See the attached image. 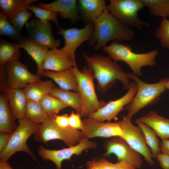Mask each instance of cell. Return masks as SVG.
Wrapping results in <instances>:
<instances>
[{
    "instance_id": "obj_1",
    "label": "cell",
    "mask_w": 169,
    "mask_h": 169,
    "mask_svg": "<svg viewBox=\"0 0 169 169\" xmlns=\"http://www.w3.org/2000/svg\"><path fill=\"white\" fill-rule=\"evenodd\" d=\"M82 55L87 68L94 79L97 81L98 91L103 94L106 92L116 82L120 81L125 90L128 89L131 82L127 73L122 70L116 62L109 57L98 54L88 56L84 53Z\"/></svg>"
},
{
    "instance_id": "obj_2",
    "label": "cell",
    "mask_w": 169,
    "mask_h": 169,
    "mask_svg": "<svg viewBox=\"0 0 169 169\" xmlns=\"http://www.w3.org/2000/svg\"><path fill=\"white\" fill-rule=\"evenodd\" d=\"M135 35L133 30L114 17L106 7L95 22L93 32L88 43L97 51L110 41H130Z\"/></svg>"
},
{
    "instance_id": "obj_3",
    "label": "cell",
    "mask_w": 169,
    "mask_h": 169,
    "mask_svg": "<svg viewBox=\"0 0 169 169\" xmlns=\"http://www.w3.org/2000/svg\"><path fill=\"white\" fill-rule=\"evenodd\" d=\"M102 48L114 61H122L125 62L133 73L140 76L142 75V67L152 66L156 64V59L159 53L156 50H153L145 53H135L132 51L130 46L116 42H113L110 45H105Z\"/></svg>"
},
{
    "instance_id": "obj_4",
    "label": "cell",
    "mask_w": 169,
    "mask_h": 169,
    "mask_svg": "<svg viewBox=\"0 0 169 169\" xmlns=\"http://www.w3.org/2000/svg\"><path fill=\"white\" fill-rule=\"evenodd\" d=\"M130 79L135 82L137 92L132 101L126 105L124 109L126 115L131 118L141 109L155 104L160 99V96L166 90L165 84L168 78H163L157 83L149 84L141 80L138 75L133 73H127Z\"/></svg>"
},
{
    "instance_id": "obj_5",
    "label": "cell",
    "mask_w": 169,
    "mask_h": 169,
    "mask_svg": "<svg viewBox=\"0 0 169 169\" xmlns=\"http://www.w3.org/2000/svg\"><path fill=\"white\" fill-rule=\"evenodd\" d=\"M18 125L12 134L5 148L0 152V161H7L18 151L28 154L35 161L37 157L27 144L28 138L37 131L39 125L23 118L18 120Z\"/></svg>"
},
{
    "instance_id": "obj_6",
    "label": "cell",
    "mask_w": 169,
    "mask_h": 169,
    "mask_svg": "<svg viewBox=\"0 0 169 169\" xmlns=\"http://www.w3.org/2000/svg\"><path fill=\"white\" fill-rule=\"evenodd\" d=\"M73 68L77 80L78 92L82 100L83 111L81 117L89 118L107 103L104 101L99 100L95 90L94 79L87 67H84L80 71L77 65Z\"/></svg>"
},
{
    "instance_id": "obj_7",
    "label": "cell",
    "mask_w": 169,
    "mask_h": 169,
    "mask_svg": "<svg viewBox=\"0 0 169 169\" xmlns=\"http://www.w3.org/2000/svg\"><path fill=\"white\" fill-rule=\"evenodd\" d=\"M33 137L35 141L44 143L50 140L59 139L68 147L76 145L83 139L81 131L59 127L56 123L54 117H48L43 123L39 125Z\"/></svg>"
},
{
    "instance_id": "obj_8",
    "label": "cell",
    "mask_w": 169,
    "mask_h": 169,
    "mask_svg": "<svg viewBox=\"0 0 169 169\" xmlns=\"http://www.w3.org/2000/svg\"><path fill=\"white\" fill-rule=\"evenodd\" d=\"M107 6L109 13L125 26L141 29L148 24L138 17L139 11L145 7L142 0H110Z\"/></svg>"
},
{
    "instance_id": "obj_9",
    "label": "cell",
    "mask_w": 169,
    "mask_h": 169,
    "mask_svg": "<svg viewBox=\"0 0 169 169\" xmlns=\"http://www.w3.org/2000/svg\"><path fill=\"white\" fill-rule=\"evenodd\" d=\"M118 122L123 131L121 137L132 149L140 153L150 166L153 167L155 163L152 159L151 151L147 146L145 135L141 129L134 125L131 118L126 115H123L122 120Z\"/></svg>"
},
{
    "instance_id": "obj_10",
    "label": "cell",
    "mask_w": 169,
    "mask_h": 169,
    "mask_svg": "<svg viewBox=\"0 0 169 169\" xmlns=\"http://www.w3.org/2000/svg\"><path fill=\"white\" fill-rule=\"evenodd\" d=\"M89 140L83 138L75 145L59 150L48 149L41 145L38 148V154L43 160L52 161L55 165L56 169H61V163L63 160H69L73 155L79 156L86 149L96 147L97 143Z\"/></svg>"
},
{
    "instance_id": "obj_11",
    "label": "cell",
    "mask_w": 169,
    "mask_h": 169,
    "mask_svg": "<svg viewBox=\"0 0 169 169\" xmlns=\"http://www.w3.org/2000/svg\"><path fill=\"white\" fill-rule=\"evenodd\" d=\"M94 28V23H88L83 28H71L64 29L58 27V33L64 37L65 45L62 49L71 61L76 64L75 52L83 43L89 41L91 38Z\"/></svg>"
},
{
    "instance_id": "obj_12",
    "label": "cell",
    "mask_w": 169,
    "mask_h": 169,
    "mask_svg": "<svg viewBox=\"0 0 169 169\" xmlns=\"http://www.w3.org/2000/svg\"><path fill=\"white\" fill-rule=\"evenodd\" d=\"M5 70L6 85L8 89H23L30 83L42 80L40 76L30 73L19 60L7 63Z\"/></svg>"
},
{
    "instance_id": "obj_13",
    "label": "cell",
    "mask_w": 169,
    "mask_h": 169,
    "mask_svg": "<svg viewBox=\"0 0 169 169\" xmlns=\"http://www.w3.org/2000/svg\"><path fill=\"white\" fill-rule=\"evenodd\" d=\"M137 85L135 81L131 82L127 93L120 98L110 101L104 107L91 115L89 118H93L99 122L109 121L115 119L120 112L124 109V107L131 103L136 94Z\"/></svg>"
},
{
    "instance_id": "obj_14",
    "label": "cell",
    "mask_w": 169,
    "mask_h": 169,
    "mask_svg": "<svg viewBox=\"0 0 169 169\" xmlns=\"http://www.w3.org/2000/svg\"><path fill=\"white\" fill-rule=\"evenodd\" d=\"M29 38L34 42L51 49L59 47L60 39H56L52 33L49 22H44L39 19H33L26 24Z\"/></svg>"
},
{
    "instance_id": "obj_15",
    "label": "cell",
    "mask_w": 169,
    "mask_h": 169,
    "mask_svg": "<svg viewBox=\"0 0 169 169\" xmlns=\"http://www.w3.org/2000/svg\"><path fill=\"white\" fill-rule=\"evenodd\" d=\"M82 121L83 128L81 131L83 138L89 139L98 137H121L122 135V131L118 122L104 123L90 118H85Z\"/></svg>"
},
{
    "instance_id": "obj_16",
    "label": "cell",
    "mask_w": 169,
    "mask_h": 169,
    "mask_svg": "<svg viewBox=\"0 0 169 169\" xmlns=\"http://www.w3.org/2000/svg\"><path fill=\"white\" fill-rule=\"evenodd\" d=\"M106 152L103 156H108L112 154L117 156L118 161H125L140 169L142 165V156L132 149L122 138L116 136L110 140L106 146Z\"/></svg>"
},
{
    "instance_id": "obj_17",
    "label": "cell",
    "mask_w": 169,
    "mask_h": 169,
    "mask_svg": "<svg viewBox=\"0 0 169 169\" xmlns=\"http://www.w3.org/2000/svg\"><path fill=\"white\" fill-rule=\"evenodd\" d=\"M38 6L57 12L60 17L69 19L73 24L81 20L76 0H57L49 3L40 2Z\"/></svg>"
},
{
    "instance_id": "obj_18",
    "label": "cell",
    "mask_w": 169,
    "mask_h": 169,
    "mask_svg": "<svg viewBox=\"0 0 169 169\" xmlns=\"http://www.w3.org/2000/svg\"><path fill=\"white\" fill-rule=\"evenodd\" d=\"M76 65L72 62L62 49L56 48L49 50L43 62V70L55 72L63 71Z\"/></svg>"
},
{
    "instance_id": "obj_19",
    "label": "cell",
    "mask_w": 169,
    "mask_h": 169,
    "mask_svg": "<svg viewBox=\"0 0 169 169\" xmlns=\"http://www.w3.org/2000/svg\"><path fill=\"white\" fill-rule=\"evenodd\" d=\"M77 4L81 20L87 23H94L107 7L104 0H78Z\"/></svg>"
},
{
    "instance_id": "obj_20",
    "label": "cell",
    "mask_w": 169,
    "mask_h": 169,
    "mask_svg": "<svg viewBox=\"0 0 169 169\" xmlns=\"http://www.w3.org/2000/svg\"><path fill=\"white\" fill-rule=\"evenodd\" d=\"M2 92L7 97L14 120L24 118L27 99L23 89L6 88Z\"/></svg>"
},
{
    "instance_id": "obj_21",
    "label": "cell",
    "mask_w": 169,
    "mask_h": 169,
    "mask_svg": "<svg viewBox=\"0 0 169 169\" xmlns=\"http://www.w3.org/2000/svg\"><path fill=\"white\" fill-rule=\"evenodd\" d=\"M73 67L58 72L43 70L41 76L53 79L62 89L78 92L77 80Z\"/></svg>"
},
{
    "instance_id": "obj_22",
    "label": "cell",
    "mask_w": 169,
    "mask_h": 169,
    "mask_svg": "<svg viewBox=\"0 0 169 169\" xmlns=\"http://www.w3.org/2000/svg\"><path fill=\"white\" fill-rule=\"evenodd\" d=\"M138 119L153 129L162 140L169 138V119L160 115L154 110L149 111Z\"/></svg>"
},
{
    "instance_id": "obj_23",
    "label": "cell",
    "mask_w": 169,
    "mask_h": 169,
    "mask_svg": "<svg viewBox=\"0 0 169 169\" xmlns=\"http://www.w3.org/2000/svg\"><path fill=\"white\" fill-rule=\"evenodd\" d=\"M18 43L20 48L25 49L36 62L38 67L36 74L41 77L43 70L42 66L49 51L48 48L34 42L29 38H26L24 40Z\"/></svg>"
},
{
    "instance_id": "obj_24",
    "label": "cell",
    "mask_w": 169,
    "mask_h": 169,
    "mask_svg": "<svg viewBox=\"0 0 169 169\" xmlns=\"http://www.w3.org/2000/svg\"><path fill=\"white\" fill-rule=\"evenodd\" d=\"M17 126L7 97L4 93H2L0 95V133L12 134Z\"/></svg>"
},
{
    "instance_id": "obj_25",
    "label": "cell",
    "mask_w": 169,
    "mask_h": 169,
    "mask_svg": "<svg viewBox=\"0 0 169 169\" xmlns=\"http://www.w3.org/2000/svg\"><path fill=\"white\" fill-rule=\"evenodd\" d=\"M54 86L51 80H41L28 84L23 90L27 99L39 103L45 96L49 94Z\"/></svg>"
},
{
    "instance_id": "obj_26",
    "label": "cell",
    "mask_w": 169,
    "mask_h": 169,
    "mask_svg": "<svg viewBox=\"0 0 169 169\" xmlns=\"http://www.w3.org/2000/svg\"><path fill=\"white\" fill-rule=\"evenodd\" d=\"M49 95L62 100L69 107L74 109L76 113L81 117L82 104L80 96L78 92L64 90L54 85Z\"/></svg>"
},
{
    "instance_id": "obj_27",
    "label": "cell",
    "mask_w": 169,
    "mask_h": 169,
    "mask_svg": "<svg viewBox=\"0 0 169 169\" xmlns=\"http://www.w3.org/2000/svg\"><path fill=\"white\" fill-rule=\"evenodd\" d=\"M20 47L18 42L13 43L2 38L0 39V67L8 63L19 60L21 57Z\"/></svg>"
},
{
    "instance_id": "obj_28",
    "label": "cell",
    "mask_w": 169,
    "mask_h": 169,
    "mask_svg": "<svg viewBox=\"0 0 169 169\" xmlns=\"http://www.w3.org/2000/svg\"><path fill=\"white\" fill-rule=\"evenodd\" d=\"M38 0H0L1 12L9 20L22 11L28 9V7Z\"/></svg>"
},
{
    "instance_id": "obj_29",
    "label": "cell",
    "mask_w": 169,
    "mask_h": 169,
    "mask_svg": "<svg viewBox=\"0 0 169 169\" xmlns=\"http://www.w3.org/2000/svg\"><path fill=\"white\" fill-rule=\"evenodd\" d=\"M135 122L145 135L146 144L151 149L152 158H156L161 151L159 141L155 132L148 125L138 119L136 120Z\"/></svg>"
},
{
    "instance_id": "obj_30",
    "label": "cell",
    "mask_w": 169,
    "mask_h": 169,
    "mask_svg": "<svg viewBox=\"0 0 169 169\" xmlns=\"http://www.w3.org/2000/svg\"><path fill=\"white\" fill-rule=\"evenodd\" d=\"M49 117H54L69 106L60 99L48 95L38 103Z\"/></svg>"
},
{
    "instance_id": "obj_31",
    "label": "cell",
    "mask_w": 169,
    "mask_h": 169,
    "mask_svg": "<svg viewBox=\"0 0 169 169\" xmlns=\"http://www.w3.org/2000/svg\"><path fill=\"white\" fill-rule=\"evenodd\" d=\"M48 117L38 103L27 100L24 118L40 125L43 123Z\"/></svg>"
},
{
    "instance_id": "obj_32",
    "label": "cell",
    "mask_w": 169,
    "mask_h": 169,
    "mask_svg": "<svg viewBox=\"0 0 169 169\" xmlns=\"http://www.w3.org/2000/svg\"><path fill=\"white\" fill-rule=\"evenodd\" d=\"M152 15L166 18L169 17V0H142Z\"/></svg>"
},
{
    "instance_id": "obj_33",
    "label": "cell",
    "mask_w": 169,
    "mask_h": 169,
    "mask_svg": "<svg viewBox=\"0 0 169 169\" xmlns=\"http://www.w3.org/2000/svg\"><path fill=\"white\" fill-rule=\"evenodd\" d=\"M7 17L0 12V35L9 37L13 40L21 42L26 38L10 24Z\"/></svg>"
},
{
    "instance_id": "obj_34",
    "label": "cell",
    "mask_w": 169,
    "mask_h": 169,
    "mask_svg": "<svg viewBox=\"0 0 169 169\" xmlns=\"http://www.w3.org/2000/svg\"><path fill=\"white\" fill-rule=\"evenodd\" d=\"M27 9L33 12L35 16L44 22H54L56 26L59 25L57 12L43 9L33 4H31L27 7Z\"/></svg>"
},
{
    "instance_id": "obj_35",
    "label": "cell",
    "mask_w": 169,
    "mask_h": 169,
    "mask_svg": "<svg viewBox=\"0 0 169 169\" xmlns=\"http://www.w3.org/2000/svg\"><path fill=\"white\" fill-rule=\"evenodd\" d=\"M156 38L160 41L161 46L169 49V20L163 18L160 26L155 32Z\"/></svg>"
},
{
    "instance_id": "obj_36",
    "label": "cell",
    "mask_w": 169,
    "mask_h": 169,
    "mask_svg": "<svg viewBox=\"0 0 169 169\" xmlns=\"http://www.w3.org/2000/svg\"><path fill=\"white\" fill-rule=\"evenodd\" d=\"M32 16V13L28 9L21 11L9 20L10 24L18 31L21 32L24 25Z\"/></svg>"
},
{
    "instance_id": "obj_37",
    "label": "cell",
    "mask_w": 169,
    "mask_h": 169,
    "mask_svg": "<svg viewBox=\"0 0 169 169\" xmlns=\"http://www.w3.org/2000/svg\"><path fill=\"white\" fill-rule=\"evenodd\" d=\"M113 164L105 157L97 160H90L86 163V169H110Z\"/></svg>"
},
{
    "instance_id": "obj_38",
    "label": "cell",
    "mask_w": 169,
    "mask_h": 169,
    "mask_svg": "<svg viewBox=\"0 0 169 169\" xmlns=\"http://www.w3.org/2000/svg\"><path fill=\"white\" fill-rule=\"evenodd\" d=\"M81 117L80 115L75 113L74 111H72L69 116V127L73 129L81 131L83 128V124Z\"/></svg>"
},
{
    "instance_id": "obj_39",
    "label": "cell",
    "mask_w": 169,
    "mask_h": 169,
    "mask_svg": "<svg viewBox=\"0 0 169 169\" xmlns=\"http://www.w3.org/2000/svg\"><path fill=\"white\" fill-rule=\"evenodd\" d=\"M69 115L67 114L56 115L54 117L57 124L60 127L65 129L70 128L69 121Z\"/></svg>"
},
{
    "instance_id": "obj_40",
    "label": "cell",
    "mask_w": 169,
    "mask_h": 169,
    "mask_svg": "<svg viewBox=\"0 0 169 169\" xmlns=\"http://www.w3.org/2000/svg\"><path fill=\"white\" fill-rule=\"evenodd\" d=\"M162 169H169V155L160 152L156 156Z\"/></svg>"
},
{
    "instance_id": "obj_41",
    "label": "cell",
    "mask_w": 169,
    "mask_h": 169,
    "mask_svg": "<svg viewBox=\"0 0 169 169\" xmlns=\"http://www.w3.org/2000/svg\"><path fill=\"white\" fill-rule=\"evenodd\" d=\"M110 169H136V168L132 164L122 160L113 163Z\"/></svg>"
},
{
    "instance_id": "obj_42",
    "label": "cell",
    "mask_w": 169,
    "mask_h": 169,
    "mask_svg": "<svg viewBox=\"0 0 169 169\" xmlns=\"http://www.w3.org/2000/svg\"><path fill=\"white\" fill-rule=\"evenodd\" d=\"M12 134L0 133V152L6 146L11 138Z\"/></svg>"
},
{
    "instance_id": "obj_43",
    "label": "cell",
    "mask_w": 169,
    "mask_h": 169,
    "mask_svg": "<svg viewBox=\"0 0 169 169\" xmlns=\"http://www.w3.org/2000/svg\"><path fill=\"white\" fill-rule=\"evenodd\" d=\"M160 146L161 152L169 155V140H162L161 142L160 143Z\"/></svg>"
},
{
    "instance_id": "obj_44",
    "label": "cell",
    "mask_w": 169,
    "mask_h": 169,
    "mask_svg": "<svg viewBox=\"0 0 169 169\" xmlns=\"http://www.w3.org/2000/svg\"><path fill=\"white\" fill-rule=\"evenodd\" d=\"M0 169H13L9 163L7 161H0Z\"/></svg>"
},
{
    "instance_id": "obj_45",
    "label": "cell",
    "mask_w": 169,
    "mask_h": 169,
    "mask_svg": "<svg viewBox=\"0 0 169 169\" xmlns=\"http://www.w3.org/2000/svg\"><path fill=\"white\" fill-rule=\"evenodd\" d=\"M166 89H169V78H168L167 80L166 83L165 84Z\"/></svg>"
}]
</instances>
